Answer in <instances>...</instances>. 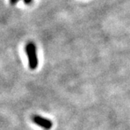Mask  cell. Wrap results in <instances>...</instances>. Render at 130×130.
Returning a JSON list of instances; mask_svg holds the SVG:
<instances>
[{
    "label": "cell",
    "instance_id": "cell-3",
    "mask_svg": "<svg viewBox=\"0 0 130 130\" xmlns=\"http://www.w3.org/2000/svg\"><path fill=\"white\" fill-rule=\"evenodd\" d=\"M10 1L11 4L14 5V4H16V3H17L18 0H10ZM24 3H25L26 4H30V3L32 2V0H24Z\"/></svg>",
    "mask_w": 130,
    "mask_h": 130
},
{
    "label": "cell",
    "instance_id": "cell-1",
    "mask_svg": "<svg viewBox=\"0 0 130 130\" xmlns=\"http://www.w3.org/2000/svg\"><path fill=\"white\" fill-rule=\"evenodd\" d=\"M25 51L28 57V63L31 69H35L38 67V57L36 53L35 45L32 42L28 43L25 47Z\"/></svg>",
    "mask_w": 130,
    "mask_h": 130
},
{
    "label": "cell",
    "instance_id": "cell-2",
    "mask_svg": "<svg viewBox=\"0 0 130 130\" xmlns=\"http://www.w3.org/2000/svg\"><path fill=\"white\" fill-rule=\"evenodd\" d=\"M32 121H33L34 123H35L36 125L42 127L43 128H45L46 130L50 129L52 128V126H53V122H51L50 120H49L47 118H42V117H41L39 115L33 116Z\"/></svg>",
    "mask_w": 130,
    "mask_h": 130
}]
</instances>
